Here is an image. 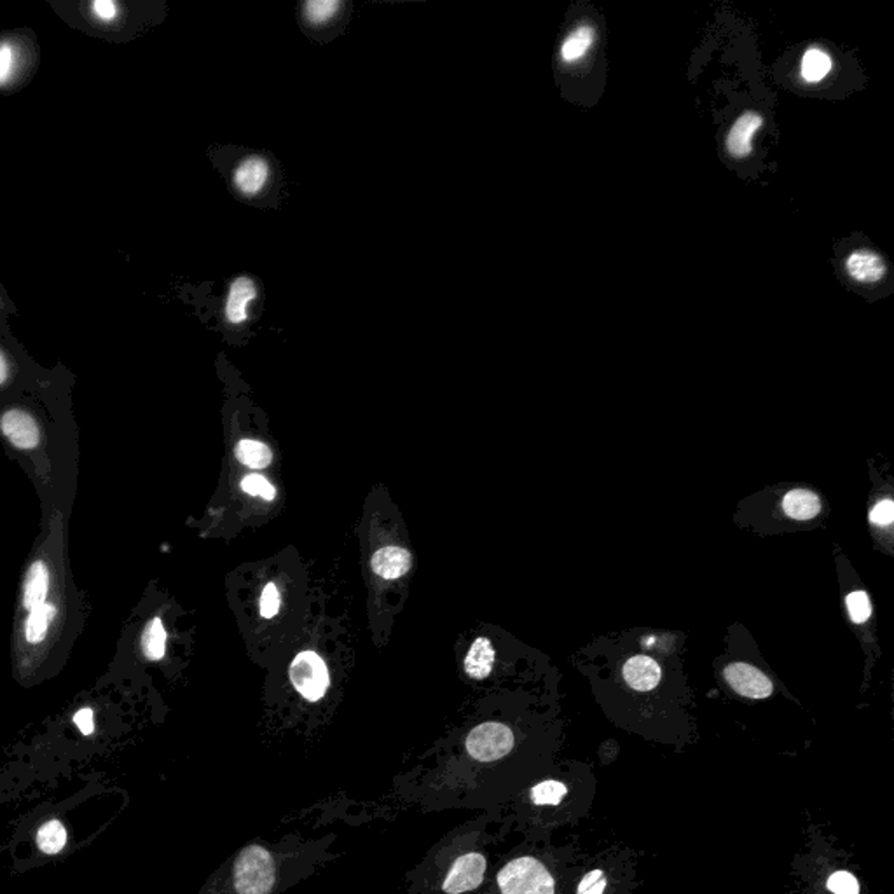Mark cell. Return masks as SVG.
<instances>
[{
    "mask_svg": "<svg viewBox=\"0 0 894 894\" xmlns=\"http://www.w3.org/2000/svg\"><path fill=\"white\" fill-rule=\"evenodd\" d=\"M37 63V49L26 34H4L0 37V91H13L30 78Z\"/></svg>",
    "mask_w": 894,
    "mask_h": 894,
    "instance_id": "1",
    "label": "cell"
},
{
    "mask_svg": "<svg viewBox=\"0 0 894 894\" xmlns=\"http://www.w3.org/2000/svg\"><path fill=\"white\" fill-rule=\"evenodd\" d=\"M275 884V859L263 846H246L234 861L238 894H269Z\"/></svg>",
    "mask_w": 894,
    "mask_h": 894,
    "instance_id": "2",
    "label": "cell"
},
{
    "mask_svg": "<svg viewBox=\"0 0 894 894\" xmlns=\"http://www.w3.org/2000/svg\"><path fill=\"white\" fill-rule=\"evenodd\" d=\"M502 894H554V878L535 858H517L498 875Z\"/></svg>",
    "mask_w": 894,
    "mask_h": 894,
    "instance_id": "3",
    "label": "cell"
},
{
    "mask_svg": "<svg viewBox=\"0 0 894 894\" xmlns=\"http://www.w3.org/2000/svg\"><path fill=\"white\" fill-rule=\"evenodd\" d=\"M290 680L305 699L317 702L328 689V670L322 657L315 651L299 653L290 666Z\"/></svg>",
    "mask_w": 894,
    "mask_h": 894,
    "instance_id": "4",
    "label": "cell"
},
{
    "mask_svg": "<svg viewBox=\"0 0 894 894\" xmlns=\"http://www.w3.org/2000/svg\"><path fill=\"white\" fill-rule=\"evenodd\" d=\"M514 746V733L504 723H483L468 733L467 752L473 760L494 762Z\"/></svg>",
    "mask_w": 894,
    "mask_h": 894,
    "instance_id": "5",
    "label": "cell"
},
{
    "mask_svg": "<svg viewBox=\"0 0 894 894\" xmlns=\"http://www.w3.org/2000/svg\"><path fill=\"white\" fill-rule=\"evenodd\" d=\"M486 872V859L479 853L463 854L454 861L444 880L447 894H462L473 891L481 886Z\"/></svg>",
    "mask_w": 894,
    "mask_h": 894,
    "instance_id": "6",
    "label": "cell"
},
{
    "mask_svg": "<svg viewBox=\"0 0 894 894\" xmlns=\"http://www.w3.org/2000/svg\"><path fill=\"white\" fill-rule=\"evenodd\" d=\"M0 430L13 446L23 451H30L41 442V428L34 416L23 409H9L4 412L0 418Z\"/></svg>",
    "mask_w": 894,
    "mask_h": 894,
    "instance_id": "7",
    "label": "cell"
},
{
    "mask_svg": "<svg viewBox=\"0 0 894 894\" xmlns=\"http://www.w3.org/2000/svg\"><path fill=\"white\" fill-rule=\"evenodd\" d=\"M725 678L733 691L750 699H765L773 693V681L756 668L744 662H733L725 670Z\"/></svg>",
    "mask_w": 894,
    "mask_h": 894,
    "instance_id": "8",
    "label": "cell"
},
{
    "mask_svg": "<svg viewBox=\"0 0 894 894\" xmlns=\"http://www.w3.org/2000/svg\"><path fill=\"white\" fill-rule=\"evenodd\" d=\"M257 299V285L248 278L240 276L229 285L225 299V318L231 326H242L246 322L248 307Z\"/></svg>",
    "mask_w": 894,
    "mask_h": 894,
    "instance_id": "9",
    "label": "cell"
},
{
    "mask_svg": "<svg viewBox=\"0 0 894 894\" xmlns=\"http://www.w3.org/2000/svg\"><path fill=\"white\" fill-rule=\"evenodd\" d=\"M271 177V168L265 158L250 156L238 164L233 182L244 196H255L265 187Z\"/></svg>",
    "mask_w": 894,
    "mask_h": 894,
    "instance_id": "10",
    "label": "cell"
},
{
    "mask_svg": "<svg viewBox=\"0 0 894 894\" xmlns=\"http://www.w3.org/2000/svg\"><path fill=\"white\" fill-rule=\"evenodd\" d=\"M79 7H81L82 16L93 28H100V30L120 28L122 26V21L126 20V5L121 2L97 0V2L81 4Z\"/></svg>",
    "mask_w": 894,
    "mask_h": 894,
    "instance_id": "11",
    "label": "cell"
},
{
    "mask_svg": "<svg viewBox=\"0 0 894 894\" xmlns=\"http://www.w3.org/2000/svg\"><path fill=\"white\" fill-rule=\"evenodd\" d=\"M411 565H412L411 554L406 549L395 546L378 550L370 559L372 571L385 580H397L404 577Z\"/></svg>",
    "mask_w": 894,
    "mask_h": 894,
    "instance_id": "12",
    "label": "cell"
},
{
    "mask_svg": "<svg viewBox=\"0 0 894 894\" xmlns=\"http://www.w3.org/2000/svg\"><path fill=\"white\" fill-rule=\"evenodd\" d=\"M846 271L859 284H874L884 278L886 263L872 250H856L846 261Z\"/></svg>",
    "mask_w": 894,
    "mask_h": 894,
    "instance_id": "13",
    "label": "cell"
},
{
    "mask_svg": "<svg viewBox=\"0 0 894 894\" xmlns=\"http://www.w3.org/2000/svg\"><path fill=\"white\" fill-rule=\"evenodd\" d=\"M624 678L634 691L655 689L660 681V666L647 655H634L624 664Z\"/></svg>",
    "mask_w": 894,
    "mask_h": 894,
    "instance_id": "14",
    "label": "cell"
},
{
    "mask_svg": "<svg viewBox=\"0 0 894 894\" xmlns=\"http://www.w3.org/2000/svg\"><path fill=\"white\" fill-rule=\"evenodd\" d=\"M760 126L762 118L754 112H746L733 122L727 137V149L733 158H743L752 152L753 135L758 131Z\"/></svg>",
    "mask_w": 894,
    "mask_h": 894,
    "instance_id": "15",
    "label": "cell"
},
{
    "mask_svg": "<svg viewBox=\"0 0 894 894\" xmlns=\"http://www.w3.org/2000/svg\"><path fill=\"white\" fill-rule=\"evenodd\" d=\"M49 580H51L49 569L42 561H37L30 567L28 573H26V580H25V589H23V607L26 610H32L42 603H46V598L49 592Z\"/></svg>",
    "mask_w": 894,
    "mask_h": 894,
    "instance_id": "16",
    "label": "cell"
},
{
    "mask_svg": "<svg viewBox=\"0 0 894 894\" xmlns=\"http://www.w3.org/2000/svg\"><path fill=\"white\" fill-rule=\"evenodd\" d=\"M783 510L786 515L796 521H809L816 517L821 510V502L817 494L807 489H793L785 500H783Z\"/></svg>",
    "mask_w": 894,
    "mask_h": 894,
    "instance_id": "17",
    "label": "cell"
},
{
    "mask_svg": "<svg viewBox=\"0 0 894 894\" xmlns=\"http://www.w3.org/2000/svg\"><path fill=\"white\" fill-rule=\"evenodd\" d=\"M494 664V649L488 638H477L468 650L465 670L473 680L486 678Z\"/></svg>",
    "mask_w": 894,
    "mask_h": 894,
    "instance_id": "18",
    "label": "cell"
},
{
    "mask_svg": "<svg viewBox=\"0 0 894 894\" xmlns=\"http://www.w3.org/2000/svg\"><path fill=\"white\" fill-rule=\"evenodd\" d=\"M57 617V607L51 603H42L39 607L32 608L28 613V619L25 622V639L30 645H39L44 641L47 629L51 628L53 620Z\"/></svg>",
    "mask_w": 894,
    "mask_h": 894,
    "instance_id": "19",
    "label": "cell"
},
{
    "mask_svg": "<svg viewBox=\"0 0 894 894\" xmlns=\"http://www.w3.org/2000/svg\"><path fill=\"white\" fill-rule=\"evenodd\" d=\"M594 28L590 25L577 26L561 46V58L567 63L582 60L594 42Z\"/></svg>",
    "mask_w": 894,
    "mask_h": 894,
    "instance_id": "20",
    "label": "cell"
},
{
    "mask_svg": "<svg viewBox=\"0 0 894 894\" xmlns=\"http://www.w3.org/2000/svg\"><path fill=\"white\" fill-rule=\"evenodd\" d=\"M236 458L248 468H265L273 462V452L265 442L244 439L236 446Z\"/></svg>",
    "mask_w": 894,
    "mask_h": 894,
    "instance_id": "21",
    "label": "cell"
},
{
    "mask_svg": "<svg viewBox=\"0 0 894 894\" xmlns=\"http://www.w3.org/2000/svg\"><path fill=\"white\" fill-rule=\"evenodd\" d=\"M166 630L161 619H152L142 634L143 655L149 660H161L166 651Z\"/></svg>",
    "mask_w": 894,
    "mask_h": 894,
    "instance_id": "22",
    "label": "cell"
},
{
    "mask_svg": "<svg viewBox=\"0 0 894 894\" xmlns=\"http://www.w3.org/2000/svg\"><path fill=\"white\" fill-rule=\"evenodd\" d=\"M341 7L339 0H309L303 4V16L311 26H322L334 20Z\"/></svg>",
    "mask_w": 894,
    "mask_h": 894,
    "instance_id": "23",
    "label": "cell"
},
{
    "mask_svg": "<svg viewBox=\"0 0 894 894\" xmlns=\"http://www.w3.org/2000/svg\"><path fill=\"white\" fill-rule=\"evenodd\" d=\"M830 68H832V60L825 51L813 47L804 55L802 78L806 81L817 82L825 79L826 74L830 72Z\"/></svg>",
    "mask_w": 894,
    "mask_h": 894,
    "instance_id": "24",
    "label": "cell"
},
{
    "mask_svg": "<svg viewBox=\"0 0 894 894\" xmlns=\"http://www.w3.org/2000/svg\"><path fill=\"white\" fill-rule=\"evenodd\" d=\"M65 842H67V832H65L60 821H49V823L42 825V828L37 834V846L41 847L42 853H60Z\"/></svg>",
    "mask_w": 894,
    "mask_h": 894,
    "instance_id": "25",
    "label": "cell"
},
{
    "mask_svg": "<svg viewBox=\"0 0 894 894\" xmlns=\"http://www.w3.org/2000/svg\"><path fill=\"white\" fill-rule=\"evenodd\" d=\"M567 786L559 781H546L536 785L531 790V800L536 806H559L563 796L567 795Z\"/></svg>",
    "mask_w": 894,
    "mask_h": 894,
    "instance_id": "26",
    "label": "cell"
},
{
    "mask_svg": "<svg viewBox=\"0 0 894 894\" xmlns=\"http://www.w3.org/2000/svg\"><path fill=\"white\" fill-rule=\"evenodd\" d=\"M846 605H847L849 615H851V619H853L856 624L867 622L870 619V615H872L870 599H868L867 592H863V590H856V592L847 594Z\"/></svg>",
    "mask_w": 894,
    "mask_h": 894,
    "instance_id": "27",
    "label": "cell"
},
{
    "mask_svg": "<svg viewBox=\"0 0 894 894\" xmlns=\"http://www.w3.org/2000/svg\"><path fill=\"white\" fill-rule=\"evenodd\" d=\"M242 489L244 493L252 494V496H261L265 498L267 502L275 500V494L276 491L271 486V483H267V479L259 475V473H250L246 475L244 481H242Z\"/></svg>",
    "mask_w": 894,
    "mask_h": 894,
    "instance_id": "28",
    "label": "cell"
},
{
    "mask_svg": "<svg viewBox=\"0 0 894 894\" xmlns=\"http://www.w3.org/2000/svg\"><path fill=\"white\" fill-rule=\"evenodd\" d=\"M828 889L834 894H859V886L849 872H837L828 878Z\"/></svg>",
    "mask_w": 894,
    "mask_h": 894,
    "instance_id": "29",
    "label": "cell"
},
{
    "mask_svg": "<svg viewBox=\"0 0 894 894\" xmlns=\"http://www.w3.org/2000/svg\"><path fill=\"white\" fill-rule=\"evenodd\" d=\"M280 601L282 599H280L278 587L273 582H269L263 590V596H261V605H259L261 615L265 619H273L280 610Z\"/></svg>",
    "mask_w": 894,
    "mask_h": 894,
    "instance_id": "30",
    "label": "cell"
},
{
    "mask_svg": "<svg viewBox=\"0 0 894 894\" xmlns=\"http://www.w3.org/2000/svg\"><path fill=\"white\" fill-rule=\"evenodd\" d=\"M894 519V504L891 498H886V500H880L877 505H875L872 514H870V521L874 523L875 526L878 528H889L893 525Z\"/></svg>",
    "mask_w": 894,
    "mask_h": 894,
    "instance_id": "31",
    "label": "cell"
},
{
    "mask_svg": "<svg viewBox=\"0 0 894 894\" xmlns=\"http://www.w3.org/2000/svg\"><path fill=\"white\" fill-rule=\"evenodd\" d=\"M605 886H607V880H605L603 872L601 870H592L580 882L578 894H603Z\"/></svg>",
    "mask_w": 894,
    "mask_h": 894,
    "instance_id": "32",
    "label": "cell"
},
{
    "mask_svg": "<svg viewBox=\"0 0 894 894\" xmlns=\"http://www.w3.org/2000/svg\"><path fill=\"white\" fill-rule=\"evenodd\" d=\"M74 723L78 725V729L84 733V735H89L95 731V720H93V712L89 708H84V710H79V712L74 714Z\"/></svg>",
    "mask_w": 894,
    "mask_h": 894,
    "instance_id": "33",
    "label": "cell"
},
{
    "mask_svg": "<svg viewBox=\"0 0 894 894\" xmlns=\"http://www.w3.org/2000/svg\"><path fill=\"white\" fill-rule=\"evenodd\" d=\"M13 311H15V307L9 305L7 297L4 296V292L0 288V327L2 328H7V315L13 313Z\"/></svg>",
    "mask_w": 894,
    "mask_h": 894,
    "instance_id": "34",
    "label": "cell"
},
{
    "mask_svg": "<svg viewBox=\"0 0 894 894\" xmlns=\"http://www.w3.org/2000/svg\"><path fill=\"white\" fill-rule=\"evenodd\" d=\"M9 374H11L9 360H7L5 353L0 349V387L9 379Z\"/></svg>",
    "mask_w": 894,
    "mask_h": 894,
    "instance_id": "35",
    "label": "cell"
}]
</instances>
